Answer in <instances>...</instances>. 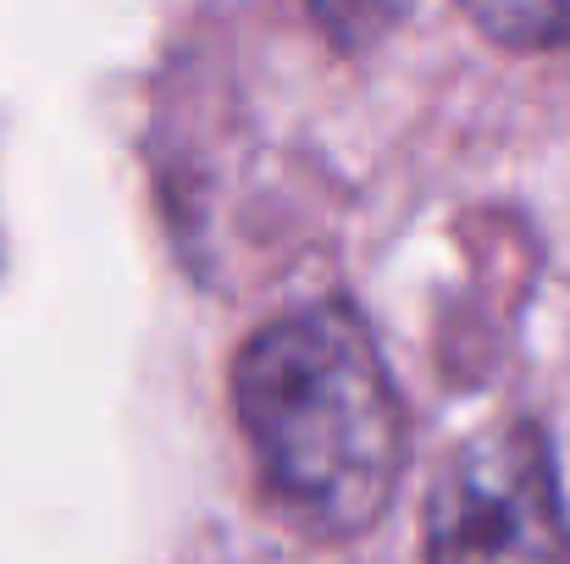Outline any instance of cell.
Returning a JSON list of instances; mask_svg holds the SVG:
<instances>
[{"label": "cell", "instance_id": "2", "mask_svg": "<svg viewBox=\"0 0 570 564\" xmlns=\"http://www.w3.org/2000/svg\"><path fill=\"white\" fill-rule=\"evenodd\" d=\"M426 564H570L549 437L493 420L465 437L426 498Z\"/></svg>", "mask_w": 570, "mask_h": 564}, {"label": "cell", "instance_id": "3", "mask_svg": "<svg viewBox=\"0 0 570 564\" xmlns=\"http://www.w3.org/2000/svg\"><path fill=\"white\" fill-rule=\"evenodd\" d=\"M482 33H493L499 44H570V6H549V0H504V6H476L471 11Z\"/></svg>", "mask_w": 570, "mask_h": 564}, {"label": "cell", "instance_id": "1", "mask_svg": "<svg viewBox=\"0 0 570 564\" xmlns=\"http://www.w3.org/2000/svg\"><path fill=\"white\" fill-rule=\"evenodd\" d=\"M233 398L266 487L322 537H355L377 521L404 471V404L366 321L316 305L261 327Z\"/></svg>", "mask_w": 570, "mask_h": 564}]
</instances>
